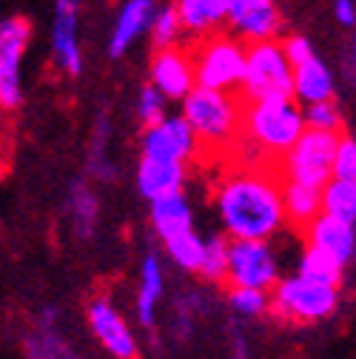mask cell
I'll return each instance as SVG.
<instances>
[{"instance_id":"4fadbf2b","label":"cell","mask_w":356,"mask_h":359,"mask_svg":"<svg viewBox=\"0 0 356 359\" xmlns=\"http://www.w3.org/2000/svg\"><path fill=\"white\" fill-rule=\"evenodd\" d=\"M186 177H189L186 163L143 154L140 168H137V189L146 200L157 203V200H165L171 194H180L186 189Z\"/></svg>"},{"instance_id":"83f0119b","label":"cell","mask_w":356,"mask_h":359,"mask_svg":"<svg viewBox=\"0 0 356 359\" xmlns=\"http://www.w3.org/2000/svg\"><path fill=\"white\" fill-rule=\"evenodd\" d=\"M26 351H29V359H80L69 345L57 339L55 328H43V325L29 337Z\"/></svg>"},{"instance_id":"44dd1931","label":"cell","mask_w":356,"mask_h":359,"mask_svg":"<svg viewBox=\"0 0 356 359\" xmlns=\"http://www.w3.org/2000/svg\"><path fill=\"white\" fill-rule=\"evenodd\" d=\"M234 0H177V12L189 32H208L222 18H231Z\"/></svg>"},{"instance_id":"9c48e42d","label":"cell","mask_w":356,"mask_h":359,"mask_svg":"<svg viewBox=\"0 0 356 359\" xmlns=\"http://www.w3.org/2000/svg\"><path fill=\"white\" fill-rule=\"evenodd\" d=\"M32 37V26L26 18H6L0 26V103L4 109L20 106V57Z\"/></svg>"},{"instance_id":"ac0fdd59","label":"cell","mask_w":356,"mask_h":359,"mask_svg":"<svg viewBox=\"0 0 356 359\" xmlns=\"http://www.w3.org/2000/svg\"><path fill=\"white\" fill-rule=\"evenodd\" d=\"M151 226L157 231V237L165 243L183 231H191L194 229V214H191V205L186 200V194H171L165 200H157L151 203Z\"/></svg>"},{"instance_id":"7c38bea8","label":"cell","mask_w":356,"mask_h":359,"mask_svg":"<svg viewBox=\"0 0 356 359\" xmlns=\"http://www.w3.org/2000/svg\"><path fill=\"white\" fill-rule=\"evenodd\" d=\"M88 325H92L95 337L114 359H137V353H140L137 339L131 337L123 317L106 299H95L88 305Z\"/></svg>"},{"instance_id":"836d02e7","label":"cell","mask_w":356,"mask_h":359,"mask_svg":"<svg viewBox=\"0 0 356 359\" xmlns=\"http://www.w3.org/2000/svg\"><path fill=\"white\" fill-rule=\"evenodd\" d=\"M282 49H285V55H288V60H291V66H294V69H296V66H302L305 60L314 57V49H310V43H308L302 34L285 37V40H282Z\"/></svg>"},{"instance_id":"4316f807","label":"cell","mask_w":356,"mask_h":359,"mask_svg":"<svg viewBox=\"0 0 356 359\" xmlns=\"http://www.w3.org/2000/svg\"><path fill=\"white\" fill-rule=\"evenodd\" d=\"M228 268H231V240L226 237H208L205 240V254L200 265V277L208 283H222L228 280Z\"/></svg>"},{"instance_id":"603a6c76","label":"cell","mask_w":356,"mask_h":359,"mask_svg":"<svg viewBox=\"0 0 356 359\" xmlns=\"http://www.w3.org/2000/svg\"><path fill=\"white\" fill-rule=\"evenodd\" d=\"M342 262L336 257H331L328 251L322 248H314L308 245L299 257V274L308 277V280H317V283H325V285H336L342 283Z\"/></svg>"},{"instance_id":"8992f818","label":"cell","mask_w":356,"mask_h":359,"mask_svg":"<svg viewBox=\"0 0 356 359\" xmlns=\"http://www.w3.org/2000/svg\"><path fill=\"white\" fill-rule=\"evenodd\" d=\"M342 134L305 128V134L296 140V146L282 157V174L285 180H296L305 186L325 189L334 180V157Z\"/></svg>"},{"instance_id":"d4e9b609","label":"cell","mask_w":356,"mask_h":359,"mask_svg":"<svg viewBox=\"0 0 356 359\" xmlns=\"http://www.w3.org/2000/svg\"><path fill=\"white\" fill-rule=\"evenodd\" d=\"M69 211L80 237H92L97 226V197L85 183H74L69 191Z\"/></svg>"},{"instance_id":"484cf974","label":"cell","mask_w":356,"mask_h":359,"mask_svg":"<svg viewBox=\"0 0 356 359\" xmlns=\"http://www.w3.org/2000/svg\"><path fill=\"white\" fill-rule=\"evenodd\" d=\"M165 251L177 268H183V271H200L203 254H205V240H200V234L191 229V231H183V234L165 240Z\"/></svg>"},{"instance_id":"cb8c5ba5","label":"cell","mask_w":356,"mask_h":359,"mask_svg":"<svg viewBox=\"0 0 356 359\" xmlns=\"http://www.w3.org/2000/svg\"><path fill=\"white\" fill-rule=\"evenodd\" d=\"M322 211L345 222H356V180L334 177L322 189Z\"/></svg>"},{"instance_id":"3957f363","label":"cell","mask_w":356,"mask_h":359,"mask_svg":"<svg viewBox=\"0 0 356 359\" xmlns=\"http://www.w3.org/2000/svg\"><path fill=\"white\" fill-rule=\"evenodd\" d=\"M183 117L191 123L203 146L222 149L234 143L237 134L242 131V95L197 86L183 100Z\"/></svg>"},{"instance_id":"6da1fadb","label":"cell","mask_w":356,"mask_h":359,"mask_svg":"<svg viewBox=\"0 0 356 359\" xmlns=\"http://www.w3.org/2000/svg\"><path fill=\"white\" fill-rule=\"evenodd\" d=\"M217 211L231 240H271L288 222L280 180L248 168L222 180Z\"/></svg>"},{"instance_id":"d6986e66","label":"cell","mask_w":356,"mask_h":359,"mask_svg":"<svg viewBox=\"0 0 356 359\" xmlns=\"http://www.w3.org/2000/svg\"><path fill=\"white\" fill-rule=\"evenodd\" d=\"M294 86H296L294 95H296L305 106L334 97V74L328 72V66H325L317 55L310 57V60H305L302 66L294 69Z\"/></svg>"},{"instance_id":"74e56055","label":"cell","mask_w":356,"mask_h":359,"mask_svg":"<svg viewBox=\"0 0 356 359\" xmlns=\"http://www.w3.org/2000/svg\"><path fill=\"white\" fill-rule=\"evenodd\" d=\"M40 325H43V328H55V308H43Z\"/></svg>"},{"instance_id":"52a82bcc","label":"cell","mask_w":356,"mask_h":359,"mask_svg":"<svg viewBox=\"0 0 356 359\" xmlns=\"http://www.w3.org/2000/svg\"><path fill=\"white\" fill-rule=\"evenodd\" d=\"M197 86L219 88V92H237L242 88L248 69V46L234 37H211L194 52Z\"/></svg>"},{"instance_id":"1f68e13d","label":"cell","mask_w":356,"mask_h":359,"mask_svg":"<svg viewBox=\"0 0 356 359\" xmlns=\"http://www.w3.org/2000/svg\"><path fill=\"white\" fill-rule=\"evenodd\" d=\"M137 109H140V120L146 123V128H149V126H157L160 120H165V114H163V109H165V95L151 83V86H146L143 92H140Z\"/></svg>"},{"instance_id":"8fae6325","label":"cell","mask_w":356,"mask_h":359,"mask_svg":"<svg viewBox=\"0 0 356 359\" xmlns=\"http://www.w3.org/2000/svg\"><path fill=\"white\" fill-rule=\"evenodd\" d=\"M151 83L168 100H186L197 88V66L194 57L177 46L157 49L151 60Z\"/></svg>"},{"instance_id":"7a4b0ae2","label":"cell","mask_w":356,"mask_h":359,"mask_svg":"<svg viewBox=\"0 0 356 359\" xmlns=\"http://www.w3.org/2000/svg\"><path fill=\"white\" fill-rule=\"evenodd\" d=\"M305 111L294 103V97L251 100L242 117L245 140L268 157H285L305 134Z\"/></svg>"},{"instance_id":"5bb4252c","label":"cell","mask_w":356,"mask_h":359,"mask_svg":"<svg viewBox=\"0 0 356 359\" xmlns=\"http://www.w3.org/2000/svg\"><path fill=\"white\" fill-rule=\"evenodd\" d=\"M305 234V243L308 245H314V248H322L328 251L331 257H336L342 265L353 257L356 251V229H353V222H345L334 214H320L310 226L302 231Z\"/></svg>"},{"instance_id":"277c9868","label":"cell","mask_w":356,"mask_h":359,"mask_svg":"<svg viewBox=\"0 0 356 359\" xmlns=\"http://www.w3.org/2000/svg\"><path fill=\"white\" fill-rule=\"evenodd\" d=\"M294 66L277 40L248 43V69L240 95L242 100H271V97H296Z\"/></svg>"},{"instance_id":"9a60e30c","label":"cell","mask_w":356,"mask_h":359,"mask_svg":"<svg viewBox=\"0 0 356 359\" xmlns=\"http://www.w3.org/2000/svg\"><path fill=\"white\" fill-rule=\"evenodd\" d=\"M77 12L80 0H57L55 9V32H52V46L55 60L69 74H80V46H77Z\"/></svg>"},{"instance_id":"d6a6232c","label":"cell","mask_w":356,"mask_h":359,"mask_svg":"<svg viewBox=\"0 0 356 359\" xmlns=\"http://www.w3.org/2000/svg\"><path fill=\"white\" fill-rule=\"evenodd\" d=\"M334 177L356 180V140L353 137H339L336 157H334Z\"/></svg>"},{"instance_id":"d590c367","label":"cell","mask_w":356,"mask_h":359,"mask_svg":"<svg viewBox=\"0 0 356 359\" xmlns=\"http://www.w3.org/2000/svg\"><path fill=\"white\" fill-rule=\"evenodd\" d=\"M345 77H348V83L356 88V37H353L350 49H348V57H345Z\"/></svg>"},{"instance_id":"e575fe53","label":"cell","mask_w":356,"mask_h":359,"mask_svg":"<svg viewBox=\"0 0 356 359\" xmlns=\"http://www.w3.org/2000/svg\"><path fill=\"white\" fill-rule=\"evenodd\" d=\"M334 15L342 26H356V4L353 0H334Z\"/></svg>"},{"instance_id":"4dcf8cb0","label":"cell","mask_w":356,"mask_h":359,"mask_svg":"<svg viewBox=\"0 0 356 359\" xmlns=\"http://www.w3.org/2000/svg\"><path fill=\"white\" fill-rule=\"evenodd\" d=\"M305 123L308 128H320V131H342V111L336 109L334 100H320V103H308L305 109Z\"/></svg>"},{"instance_id":"e0dca14e","label":"cell","mask_w":356,"mask_h":359,"mask_svg":"<svg viewBox=\"0 0 356 359\" xmlns=\"http://www.w3.org/2000/svg\"><path fill=\"white\" fill-rule=\"evenodd\" d=\"M282 197H285V217L299 231H305L310 222L322 214V189H317V186H305V183H296V180H285Z\"/></svg>"},{"instance_id":"2e32d148","label":"cell","mask_w":356,"mask_h":359,"mask_svg":"<svg viewBox=\"0 0 356 359\" xmlns=\"http://www.w3.org/2000/svg\"><path fill=\"white\" fill-rule=\"evenodd\" d=\"M157 12L160 9L154 6V0H128V4L123 6V12H120V18H117L114 34L109 40V55L123 57L125 49L137 40V34H143L154 23Z\"/></svg>"},{"instance_id":"7402d4cb","label":"cell","mask_w":356,"mask_h":359,"mask_svg":"<svg viewBox=\"0 0 356 359\" xmlns=\"http://www.w3.org/2000/svg\"><path fill=\"white\" fill-rule=\"evenodd\" d=\"M163 294V268L157 257H146L140 268V294H137V320L143 325L154 323V308Z\"/></svg>"},{"instance_id":"f1b7e54d","label":"cell","mask_w":356,"mask_h":359,"mask_svg":"<svg viewBox=\"0 0 356 359\" xmlns=\"http://www.w3.org/2000/svg\"><path fill=\"white\" fill-rule=\"evenodd\" d=\"M228 305L234 308V313H240V317L254 320V317H262L265 311H271V294H265L262 288H237V285H231Z\"/></svg>"},{"instance_id":"ba28073f","label":"cell","mask_w":356,"mask_h":359,"mask_svg":"<svg viewBox=\"0 0 356 359\" xmlns=\"http://www.w3.org/2000/svg\"><path fill=\"white\" fill-rule=\"evenodd\" d=\"M277 283V259L268 240H231L228 285L271 291Z\"/></svg>"},{"instance_id":"f546056e","label":"cell","mask_w":356,"mask_h":359,"mask_svg":"<svg viewBox=\"0 0 356 359\" xmlns=\"http://www.w3.org/2000/svg\"><path fill=\"white\" fill-rule=\"evenodd\" d=\"M183 18L177 12V6H165L157 12L154 23H151V37H154V46L157 49H168L180 40V32H183Z\"/></svg>"},{"instance_id":"30bf717a","label":"cell","mask_w":356,"mask_h":359,"mask_svg":"<svg viewBox=\"0 0 356 359\" xmlns=\"http://www.w3.org/2000/svg\"><path fill=\"white\" fill-rule=\"evenodd\" d=\"M200 146L203 143L197 137V131L191 128L186 117H165L157 126H149L143 137V154L160 157V160L189 163Z\"/></svg>"},{"instance_id":"5b68a950","label":"cell","mask_w":356,"mask_h":359,"mask_svg":"<svg viewBox=\"0 0 356 359\" xmlns=\"http://www.w3.org/2000/svg\"><path fill=\"white\" fill-rule=\"evenodd\" d=\"M339 305L336 285L308 280L302 274L280 280L271 288V311L285 323H320L328 320Z\"/></svg>"},{"instance_id":"ffe728a7","label":"cell","mask_w":356,"mask_h":359,"mask_svg":"<svg viewBox=\"0 0 356 359\" xmlns=\"http://www.w3.org/2000/svg\"><path fill=\"white\" fill-rule=\"evenodd\" d=\"M228 20L251 43H256V40H274L280 34V29H282V18H280L274 4H259V6H251V9L234 12Z\"/></svg>"},{"instance_id":"8d00e7d4","label":"cell","mask_w":356,"mask_h":359,"mask_svg":"<svg viewBox=\"0 0 356 359\" xmlns=\"http://www.w3.org/2000/svg\"><path fill=\"white\" fill-rule=\"evenodd\" d=\"M259 4H274V0H234L231 15L234 12H242V9H251V6H259Z\"/></svg>"}]
</instances>
